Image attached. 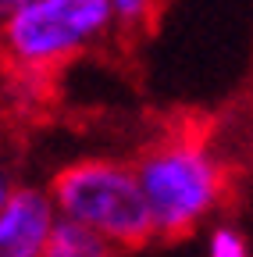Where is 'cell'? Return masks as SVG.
<instances>
[{
	"label": "cell",
	"mask_w": 253,
	"mask_h": 257,
	"mask_svg": "<svg viewBox=\"0 0 253 257\" xmlns=\"http://www.w3.org/2000/svg\"><path fill=\"white\" fill-rule=\"evenodd\" d=\"M18 4H25V0H0V18H4L8 11H15Z\"/></svg>",
	"instance_id": "cell-9"
},
{
	"label": "cell",
	"mask_w": 253,
	"mask_h": 257,
	"mask_svg": "<svg viewBox=\"0 0 253 257\" xmlns=\"http://www.w3.org/2000/svg\"><path fill=\"white\" fill-rule=\"evenodd\" d=\"M207 257H249V243L235 225L217 221L207 232Z\"/></svg>",
	"instance_id": "cell-7"
},
{
	"label": "cell",
	"mask_w": 253,
	"mask_h": 257,
	"mask_svg": "<svg viewBox=\"0 0 253 257\" xmlns=\"http://www.w3.org/2000/svg\"><path fill=\"white\" fill-rule=\"evenodd\" d=\"M15 189H18V172H15V161H11V154H4V147H0V204H4Z\"/></svg>",
	"instance_id": "cell-8"
},
{
	"label": "cell",
	"mask_w": 253,
	"mask_h": 257,
	"mask_svg": "<svg viewBox=\"0 0 253 257\" xmlns=\"http://www.w3.org/2000/svg\"><path fill=\"white\" fill-rule=\"evenodd\" d=\"M157 8H161V0H107L111 25L121 36H139L143 29H150L157 18Z\"/></svg>",
	"instance_id": "cell-6"
},
{
	"label": "cell",
	"mask_w": 253,
	"mask_h": 257,
	"mask_svg": "<svg viewBox=\"0 0 253 257\" xmlns=\"http://www.w3.org/2000/svg\"><path fill=\"white\" fill-rule=\"evenodd\" d=\"M114 36L107 0H25L0 18L4 68L54 79Z\"/></svg>",
	"instance_id": "cell-3"
},
{
	"label": "cell",
	"mask_w": 253,
	"mask_h": 257,
	"mask_svg": "<svg viewBox=\"0 0 253 257\" xmlns=\"http://www.w3.org/2000/svg\"><path fill=\"white\" fill-rule=\"evenodd\" d=\"M0 121H4V114H0Z\"/></svg>",
	"instance_id": "cell-10"
},
{
	"label": "cell",
	"mask_w": 253,
	"mask_h": 257,
	"mask_svg": "<svg viewBox=\"0 0 253 257\" xmlns=\"http://www.w3.org/2000/svg\"><path fill=\"white\" fill-rule=\"evenodd\" d=\"M50 204L57 218L104 236L118 253L153 239V221L136 182L132 161L118 157H79L57 168L50 186Z\"/></svg>",
	"instance_id": "cell-2"
},
{
	"label": "cell",
	"mask_w": 253,
	"mask_h": 257,
	"mask_svg": "<svg viewBox=\"0 0 253 257\" xmlns=\"http://www.w3.org/2000/svg\"><path fill=\"white\" fill-rule=\"evenodd\" d=\"M136 182L153 221V236L182 239L221 207L228 175L207 140L193 133H168L143 147L132 161Z\"/></svg>",
	"instance_id": "cell-1"
},
{
	"label": "cell",
	"mask_w": 253,
	"mask_h": 257,
	"mask_svg": "<svg viewBox=\"0 0 253 257\" xmlns=\"http://www.w3.org/2000/svg\"><path fill=\"white\" fill-rule=\"evenodd\" d=\"M57 211L50 204V193L40 186H25L0 204V257H40Z\"/></svg>",
	"instance_id": "cell-4"
},
{
	"label": "cell",
	"mask_w": 253,
	"mask_h": 257,
	"mask_svg": "<svg viewBox=\"0 0 253 257\" xmlns=\"http://www.w3.org/2000/svg\"><path fill=\"white\" fill-rule=\"evenodd\" d=\"M40 257H118V250L104 236L82 229L75 221L57 218L47 243H43V250H40Z\"/></svg>",
	"instance_id": "cell-5"
}]
</instances>
